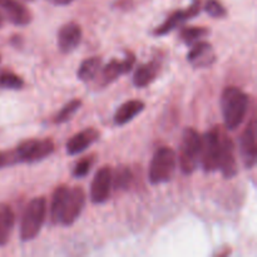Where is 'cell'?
<instances>
[{
    "mask_svg": "<svg viewBox=\"0 0 257 257\" xmlns=\"http://www.w3.org/2000/svg\"><path fill=\"white\" fill-rule=\"evenodd\" d=\"M240 153L243 166L248 170L253 168L257 160L256 150V127L255 122L251 120L250 124L245 128L240 138Z\"/></svg>",
    "mask_w": 257,
    "mask_h": 257,
    "instance_id": "30bf717a",
    "label": "cell"
},
{
    "mask_svg": "<svg viewBox=\"0 0 257 257\" xmlns=\"http://www.w3.org/2000/svg\"><path fill=\"white\" fill-rule=\"evenodd\" d=\"M47 201L44 197H35L28 203L20 225V238L24 242L32 241L39 235L45 221Z\"/></svg>",
    "mask_w": 257,
    "mask_h": 257,
    "instance_id": "7a4b0ae2",
    "label": "cell"
},
{
    "mask_svg": "<svg viewBox=\"0 0 257 257\" xmlns=\"http://www.w3.org/2000/svg\"><path fill=\"white\" fill-rule=\"evenodd\" d=\"M133 183V173L125 166L118 168L113 175V186L115 190H130Z\"/></svg>",
    "mask_w": 257,
    "mask_h": 257,
    "instance_id": "603a6c76",
    "label": "cell"
},
{
    "mask_svg": "<svg viewBox=\"0 0 257 257\" xmlns=\"http://www.w3.org/2000/svg\"><path fill=\"white\" fill-rule=\"evenodd\" d=\"M100 69H102V58H88V59H85L80 64L77 75L79 78V80H82V82H90V80L95 79V77L100 72Z\"/></svg>",
    "mask_w": 257,
    "mask_h": 257,
    "instance_id": "d6986e66",
    "label": "cell"
},
{
    "mask_svg": "<svg viewBox=\"0 0 257 257\" xmlns=\"http://www.w3.org/2000/svg\"><path fill=\"white\" fill-rule=\"evenodd\" d=\"M158 69H160V65L157 64V62H150L146 63V64H142L135 72V75H133V84L137 88L147 87V85H150L157 78Z\"/></svg>",
    "mask_w": 257,
    "mask_h": 257,
    "instance_id": "ac0fdd59",
    "label": "cell"
},
{
    "mask_svg": "<svg viewBox=\"0 0 257 257\" xmlns=\"http://www.w3.org/2000/svg\"><path fill=\"white\" fill-rule=\"evenodd\" d=\"M200 151H201V136L193 128H186L182 135V142H181L180 150V162L181 171L185 175H191L195 172L200 162Z\"/></svg>",
    "mask_w": 257,
    "mask_h": 257,
    "instance_id": "277c9868",
    "label": "cell"
},
{
    "mask_svg": "<svg viewBox=\"0 0 257 257\" xmlns=\"http://www.w3.org/2000/svg\"><path fill=\"white\" fill-rule=\"evenodd\" d=\"M120 62H122L123 73L131 72V69H132L133 65H135V63H136L135 54H133V53H131V52H127V53H125L124 59L120 60Z\"/></svg>",
    "mask_w": 257,
    "mask_h": 257,
    "instance_id": "f1b7e54d",
    "label": "cell"
},
{
    "mask_svg": "<svg viewBox=\"0 0 257 257\" xmlns=\"http://www.w3.org/2000/svg\"><path fill=\"white\" fill-rule=\"evenodd\" d=\"M221 131L215 128L201 137L200 162L205 172H215L218 170L220 160Z\"/></svg>",
    "mask_w": 257,
    "mask_h": 257,
    "instance_id": "8992f818",
    "label": "cell"
},
{
    "mask_svg": "<svg viewBox=\"0 0 257 257\" xmlns=\"http://www.w3.org/2000/svg\"><path fill=\"white\" fill-rule=\"evenodd\" d=\"M82 28L77 23H67L58 32V47L62 53H70L79 47L82 42Z\"/></svg>",
    "mask_w": 257,
    "mask_h": 257,
    "instance_id": "7c38bea8",
    "label": "cell"
},
{
    "mask_svg": "<svg viewBox=\"0 0 257 257\" xmlns=\"http://www.w3.org/2000/svg\"><path fill=\"white\" fill-rule=\"evenodd\" d=\"M3 8L5 9L8 19L13 24L18 25V27H27L28 24L32 23V13L22 3L17 2V0H9Z\"/></svg>",
    "mask_w": 257,
    "mask_h": 257,
    "instance_id": "9a60e30c",
    "label": "cell"
},
{
    "mask_svg": "<svg viewBox=\"0 0 257 257\" xmlns=\"http://www.w3.org/2000/svg\"><path fill=\"white\" fill-rule=\"evenodd\" d=\"M52 4L54 5H59V7H64V5H69L70 3H73L74 0H48Z\"/></svg>",
    "mask_w": 257,
    "mask_h": 257,
    "instance_id": "f546056e",
    "label": "cell"
},
{
    "mask_svg": "<svg viewBox=\"0 0 257 257\" xmlns=\"http://www.w3.org/2000/svg\"><path fill=\"white\" fill-rule=\"evenodd\" d=\"M80 107H82V100L79 99L70 100L69 103H67V104H65L64 107H63L62 109L55 114L54 123H57V124H62V123H65L68 122V120H70L73 118V115L80 109Z\"/></svg>",
    "mask_w": 257,
    "mask_h": 257,
    "instance_id": "cb8c5ba5",
    "label": "cell"
},
{
    "mask_svg": "<svg viewBox=\"0 0 257 257\" xmlns=\"http://www.w3.org/2000/svg\"><path fill=\"white\" fill-rule=\"evenodd\" d=\"M177 166V155L170 147H161L156 151L148 171V178L152 185L166 183L172 180Z\"/></svg>",
    "mask_w": 257,
    "mask_h": 257,
    "instance_id": "3957f363",
    "label": "cell"
},
{
    "mask_svg": "<svg viewBox=\"0 0 257 257\" xmlns=\"http://www.w3.org/2000/svg\"><path fill=\"white\" fill-rule=\"evenodd\" d=\"M17 163H18V158H17V155H15V150L0 152V168L14 166L17 165Z\"/></svg>",
    "mask_w": 257,
    "mask_h": 257,
    "instance_id": "83f0119b",
    "label": "cell"
},
{
    "mask_svg": "<svg viewBox=\"0 0 257 257\" xmlns=\"http://www.w3.org/2000/svg\"><path fill=\"white\" fill-rule=\"evenodd\" d=\"M8 2H9V0H0V7H4Z\"/></svg>",
    "mask_w": 257,
    "mask_h": 257,
    "instance_id": "4dcf8cb0",
    "label": "cell"
},
{
    "mask_svg": "<svg viewBox=\"0 0 257 257\" xmlns=\"http://www.w3.org/2000/svg\"><path fill=\"white\" fill-rule=\"evenodd\" d=\"M29 2H30V0H29Z\"/></svg>",
    "mask_w": 257,
    "mask_h": 257,
    "instance_id": "d6a6232c",
    "label": "cell"
},
{
    "mask_svg": "<svg viewBox=\"0 0 257 257\" xmlns=\"http://www.w3.org/2000/svg\"><path fill=\"white\" fill-rule=\"evenodd\" d=\"M210 33V30L207 28L203 27H186L181 30L180 38L185 44L191 45L195 44V43L200 42L203 37Z\"/></svg>",
    "mask_w": 257,
    "mask_h": 257,
    "instance_id": "7402d4cb",
    "label": "cell"
},
{
    "mask_svg": "<svg viewBox=\"0 0 257 257\" xmlns=\"http://www.w3.org/2000/svg\"><path fill=\"white\" fill-rule=\"evenodd\" d=\"M85 192L82 187L69 188L64 206H63L62 215L59 223L64 226H70L78 220L85 205Z\"/></svg>",
    "mask_w": 257,
    "mask_h": 257,
    "instance_id": "52a82bcc",
    "label": "cell"
},
{
    "mask_svg": "<svg viewBox=\"0 0 257 257\" xmlns=\"http://www.w3.org/2000/svg\"><path fill=\"white\" fill-rule=\"evenodd\" d=\"M201 12V3L200 0H195L193 4L191 5L188 9L185 10H177V12L173 13L167 20H166L163 24H161L157 29L155 30L156 37H163V35L168 34L172 30H175L176 28L180 27L181 24L186 22V20L191 19V18H195L200 14Z\"/></svg>",
    "mask_w": 257,
    "mask_h": 257,
    "instance_id": "8fae6325",
    "label": "cell"
},
{
    "mask_svg": "<svg viewBox=\"0 0 257 257\" xmlns=\"http://www.w3.org/2000/svg\"><path fill=\"white\" fill-rule=\"evenodd\" d=\"M113 187V171L109 166H103L97 171L90 185V200L93 203H104L109 200Z\"/></svg>",
    "mask_w": 257,
    "mask_h": 257,
    "instance_id": "ba28073f",
    "label": "cell"
},
{
    "mask_svg": "<svg viewBox=\"0 0 257 257\" xmlns=\"http://www.w3.org/2000/svg\"><path fill=\"white\" fill-rule=\"evenodd\" d=\"M15 223V215L12 207L0 203V246L7 245L13 232Z\"/></svg>",
    "mask_w": 257,
    "mask_h": 257,
    "instance_id": "e0dca14e",
    "label": "cell"
},
{
    "mask_svg": "<svg viewBox=\"0 0 257 257\" xmlns=\"http://www.w3.org/2000/svg\"><path fill=\"white\" fill-rule=\"evenodd\" d=\"M146 104L145 102L138 99H132L128 100V102L123 103L118 110L115 112L114 114V123L117 125H124L127 123H130L131 120L135 119L138 114L145 110Z\"/></svg>",
    "mask_w": 257,
    "mask_h": 257,
    "instance_id": "2e32d148",
    "label": "cell"
},
{
    "mask_svg": "<svg viewBox=\"0 0 257 257\" xmlns=\"http://www.w3.org/2000/svg\"><path fill=\"white\" fill-rule=\"evenodd\" d=\"M99 131L95 130V128H87V130L80 131L79 133L73 136L67 142L68 155L75 156L84 152L93 143H95L99 140Z\"/></svg>",
    "mask_w": 257,
    "mask_h": 257,
    "instance_id": "5bb4252c",
    "label": "cell"
},
{
    "mask_svg": "<svg viewBox=\"0 0 257 257\" xmlns=\"http://www.w3.org/2000/svg\"><path fill=\"white\" fill-rule=\"evenodd\" d=\"M218 170L221 171L225 178H232L237 173V162H236L235 158V143L223 132H221Z\"/></svg>",
    "mask_w": 257,
    "mask_h": 257,
    "instance_id": "9c48e42d",
    "label": "cell"
},
{
    "mask_svg": "<svg viewBox=\"0 0 257 257\" xmlns=\"http://www.w3.org/2000/svg\"><path fill=\"white\" fill-rule=\"evenodd\" d=\"M205 10L208 15H211L212 18H217V19L225 18L227 14L225 7L218 0H207L205 4Z\"/></svg>",
    "mask_w": 257,
    "mask_h": 257,
    "instance_id": "4316f807",
    "label": "cell"
},
{
    "mask_svg": "<svg viewBox=\"0 0 257 257\" xmlns=\"http://www.w3.org/2000/svg\"><path fill=\"white\" fill-rule=\"evenodd\" d=\"M68 191H69L68 186H59V187L55 188L54 193H53L52 206H50V218H52L53 223H59Z\"/></svg>",
    "mask_w": 257,
    "mask_h": 257,
    "instance_id": "ffe728a7",
    "label": "cell"
},
{
    "mask_svg": "<svg viewBox=\"0 0 257 257\" xmlns=\"http://www.w3.org/2000/svg\"><path fill=\"white\" fill-rule=\"evenodd\" d=\"M2 25H3V17L2 14H0V28H2Z\"/></svg>",
    "mask_w": 257,
    "mask_h": 257,
    "instance_id": "1f68e13d",
    "label": "cell"
},
{
    "mask_svg": "<svg viewBox=\"0 0 257 257\" xmlns=\"http://www.w3.org/2000/svg\"><path fill=\"white\" fill-rule=\"evenodd\" d=\"M187 60L195 68H207L216 62V53L207 42H197L191 48Z\"/></svg>",
    "mask_w": 257,
    "mask_h": 257,
    "instance_id": "4fadbf2b",
    "label": "cell"
},
{
    "mask_svg": "<svg viewBox=\"0 0 257 257\" xmlns=\"http://www.w3.org/2000/svg\"><path fill=\"white\" fill-rule=\"evenodd\" d=\"M94 156H89V157L82 158L80 161H78L74 165L73 168V176L75 178H83L89 173L90 168H92L93 163H94Z\"/></svg>",
    "mask_w": 257,
    "mask_h": 257,
    "instance_id": "484cf974",
    "label": "cell"
},
{
    "mask_svg": "<svg viewBox=\"0 0 257 257\" xmlns=\"http://www.w3.org/2000/svg\"><path fill=\"white\" fill-rule=\"evenodd\" d=\"M120 74H124V73H123L122 62L117 59H112L109 63H107L105 67H103L102 69H100V84H110V83H113L114 80H117Z\"/></svg>",
    "mask_w": 257,
    "mask_h": 257,
    "instance_id": "44dd1931",
    "label": "cell"
},
{
    "mask_svg": "<svg viewBox=\"0 0 257 257\" xmlns=\"http://www.w3.org/2000/svg\"><path fill=\"white\" fill-rule=\"evenodd\" d=\"M54 142L49 138L45 140H29L20 143L15 148L18 163H35L49 157L54 152Z\"/></svg>",
    "mask_w": 257,
    "mask_h": 257,
    "instance_id": "5b68a950",
    "label": "cell"
},
{
    "mask_svg": "<svg viewBox=\"0 0 257 257\" xmlns=\"http://www.w3.org/2000/svg\"><path fill=\"white\" fill-rule=\"evenodd\" d=\"M248 95L237 87H227L221 95V110H222L225 127L235 131L242 124L248 110Z\"/></svg>",
    "mask_w": 257,
    "mask_h": 257,
    "instance_id": "6da1fadb",
    "label": "cell"
},
{
    "mask_svg": "<svg viewBox=\"0 0 257 257\" xmlns=\"http://www.w3.org/2000/svg\"><path fill=\"white\" fill-rule=\"evenodd\" d=\"M24 87V80L15 73L5 70L0 74V88L4 89H22Z\"/></svg>",
    "mask_w": 257,
    "mask_h": 257,
    "instance_id": "d4e9b609",
    "label": "cell"
}]
</instances>
